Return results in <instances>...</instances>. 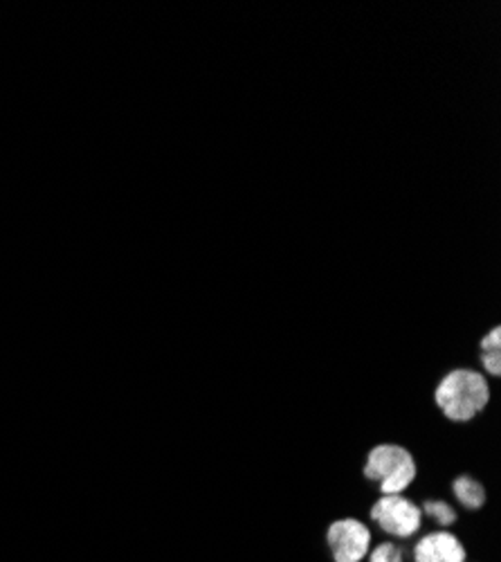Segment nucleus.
Listing matches in <instances>:
<instances>
[{
  "label": "nucleus",
  "instance_id": "f257e3e1",
  "mask_svg": "<svg viewBox=\"0 0 501 562\" xmlns=\"http://www.w3.org/2000/svg\"><path fill=\"white\" fill-rule=\"evenodd\" d=\"M434 401L449 420L464 424V420H470L486 409L490 387L479 371L454 369L436 387Z\"/></svg>",
  "mask_w": 501,
  "mask_h": 562
},
{
  "label": "nucleus",
  "instance_id": "f03ea898",
  "mask_svg": "<svg viewBox=\"0 0 501 562\" xmlns=\"http://www.w3.org/2000/svg\"><path fill=\"white\" fill-rule=\"evenodd\" d=\"M364 475L378 482L385 495H400L417 477V461L400 446H378L369 452Z\"/></svg>",
  "mask_w": 501,
  "mask_h": 562
},
{
  "label": "nucleus",
  "instance_id": "7ed1b4c3",
  "mask_svg": "<svg viewBox=\"0 0 501 562\" xmlns=\"http://www.w3.org/2000/svg\"><path fill=\"white\" fill-rule=\"evenodd\" d=\"M374 522L398 538H412L421 529L423 510L402 495H383L372 508Z\"/></svg>",
  "mask_w": 501,
  "mask_h": 562
},
{
  "label": "nucleus",
  "instance_id": "20e7f679",
  "mask_svg": "<svg viewBox=\"0 0 501 562\" xmlns=\"http://www.w3.org/2000/svg\"><path fill=\"white\" fill-rule=\"evenodd\" d=\"M327 540L335 562H360L369 551L372 531L357 520H340L331 525Z\"/></svg>",
  "mask_w": 501,
  "mask_h": 562
},
{
  "label": "nucleus",
  "instance_id": "39448f33",
  "mask_svg": "<svg viewBox=\"0 0 501 562\" xmlns=\"http://www.w3.org/2000/svg\"><path fill=\"white\" fill-rule=\"evenodd\" d=\"M414 562H466V549L452 533L436 531L417 544Z\"/></svg>",
  "mask_w": 501,
  "mask_h": 562
},
{
  "label": "nucleus",
  "instance_id": "423d86ee",
  "mask_svg": "<svg viewBox=\"0 0 501 562\" xmlns=\"http://www.w3.org/2000/svg\"><path fill=\"white\" fill-rule=\"evenodd\" d=\"M454 495H457V499L466 508H470V510H477V508H481L486 504L483 486L477 480L468 477V475H464V477H459L457 482H454Z\"/></svg>",
  "mask_w": 501,
  "mask_h": 562
},
{
  "label": "nucleus",
  "instance_id": "0eeeda50",
  "mask_svg": "<svg viewBox=\"0 0 501 562\" xmlns=\"http://www.w3.org/2000/svg\"><path fill=\"white\" fill-rule=\"evenodd\" d=\"M481 362L483 369L492 376H499L501 373V331L499 326H494L492 331L481 340Z\"/></svg>",
  "mask_w": 501,
  "mask_h": 562
},
{
  "label": "nucleus",
  "instance_id": "6e6552de",
  "mask_svg": "<svg viewBox=\"0 0 501 562\" xmlns=\"http://www.w3.org/2000/svg\"><path fill=\"white\" fill-rule=\"evenodd\" d=\"M432 520H436L441 527H449L457 522V513L452 510V506H447L445 502H428L423 508Z\"/></svg>",
  "mask_w": 501,
  "mask_h": 562
},
{
  "label": "nucleus",
  "instance_id": "1a4fd4ad",
  "mask_svg": "<svg viewBox=\"0 0 501 562\" xmlns=\"http://www.w3.org/2000/svg\"><path fill=\"white\" fill-rule=\"evenodd\" d=\"M372 562H402V551L396 544H380L372 553Z\"/></svg>",
  "mask_w": 501,
  "mask_h": 562
}]
</instances>
